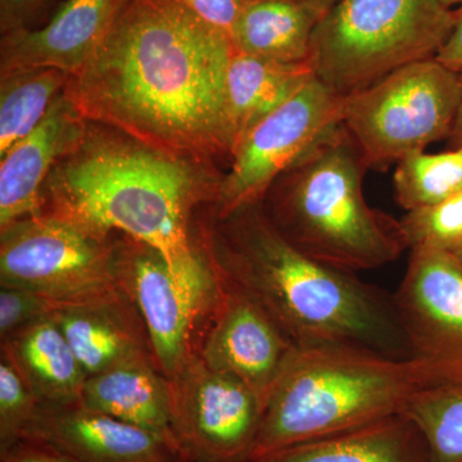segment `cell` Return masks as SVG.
Instances as JSON below:
<instances>
[{
    "label": "cell",
    "mask_w": 462,
    "mask_h": 462,
    "mask_svg": "<svg viewBox=\"0 0 462 462\" xmlns=\"http://www.w3.org/2000/svg\"><path fill=\"white\" fill-rule=\"evenodd\" d=\"M233 53L226 33L179 0H129L65 94L89 123L216 169L233 153Z\"/></svg>",
    "instance_id": "6da1fadb"
},
{
    "label": "cell",
    "mask_w": 462,
    "mask_h": 462,
    "mask_svg": "<svg viewBox=\"0 0 462 462\" xmlns=\"http://www.w3.org/2000/svg\"><path fill=\"white\" fill-rule=\"evenodd\" d=\"M223 175L89 123L42 191V214L99 236H129L157 251L176 282L211 310L217 282L191 236L200 205H215Z\"/></svg>",
    "instance_id": "7a4b0ae2"
},
{
    "label": "cell",
    "mask_w": 462,
    "mask_h": 462,
    "mask_svg": "<svg viewBox=\"0 0 462 462\" xmlns=\"http://www.w3.org/2000/svg\"><path fill=\"white\" fill-rule=\"evenodd\" d=\"M199 236L212 272L254 300L298 351L412 357L393 296L307 256L275 229L261 202L224 216L211 209Z\"/></svg>",
    "instance_id": "3957f363"
},
{
    "label": "cell",
    "mask_w": 462,
    "mask_h": 462,
    "mask_svg": "<svg viewBox=\"0 0 462 462\" xmlns=\"http://www.w3.org/2000/svg\"><path fill=\"white\" fill-rule=\"evenodd\" d=\"M367 170L340 123L282 173L260 202L275 229L307 256L349 273L379 269L409 245L401 221L365 199Z\"/></svg>",
    "instance_id": "277c9868"
},
{
    "label": "cell",
    "mask_w": 462,
    "mask_h": 462,
    "mask_svg": "<svg viewBox=\"0 0 462 462\" xmlns=\"http://www.w3.org/2000/svg\"><path fill=\"white\" fill-rule=\"evenodd\" d=\"M437 388L442 380L416 357L296 351L267 397L247 460L401 415Z\"/></svg>",
    "instance_id": "5b68a950"
},
{
    "label": "cell",
    "mask_w": 462,
    "mask_h": 462,
    "mask_svg": "<svg viewBox=\"0 0 462 462\" xmlns=\"http://www.w3.org/2000/svg\"><path fill=\"white\" fill-rule=\"evenodd\" d=\"M455 23L439 0H339L312 39L315 76L340 97L436 58Z\"/></svg>",
    "instance_id": "8992f818"
},
{
    "label": "cell",
    "mask_w": 462,
    "mask_h": 462,
    "mask_svg": "<svg viewBox=\"0 0 462 462\" xmlns=\"http://www.w3.org/2000/svg\"><path fill=\"white\" fill-rule=\"evenodd\" d=\"M461 102V72L430 58L343 97L342 124L369 169L383 170L448 138Z\"/></svg>",
    "instance_id": "52a82bcc"
},
{
    "label": "cell",
    "mask_w": 462,
    "mask_h": 462,
    "mask_svg": "<svg viewBox=\"0 0 462 462\" xmlns=\"http://www.w3.org/2000/svg\"><path fill=\"white\" fill-rule=\"evenodd\" d=\"M0 285L38 291L63 309L132 300L118 273L117 239L45 214L0 229Z\"/></svg>",
    "instance_id": "ba28073f"
},
{
    "label": "cell",
    "mask_w": 462,
    "mask_h": 462,
    "mask_svg": "<svg viewBox=\"0 0 462 462\" xmlns=\"http://www.w3.org/2000/svg\"><path fill=\"white\" fill-rule=\"evenodd\" d=\"M343 97L316 76L238 142L224 173L214 214L260 202L273 181L342 123Z\"/></svg>",
    "instance_id": "9c48e42d"
},
{
    "label": "cell",
    "mask_w": 462,
    "mask_h": 462,
    "mask_svg": "<svg viewBox=\"0 0 462 462\" xmlns=\"http://www.w3.org/2000/svg\"><path fill=\"white\" fill-rule=\"evenodd\" d=\"M172 430L184 462H245L260 430L261 398L194 354L170 379Z\"/></svg>",
    "instance_id": "30bf717a"
},
{
    "label": "cell",
    "mask_w": 462,
    "mask_h": 462,
    "mask_svg": "<svg viewBox=\"0 0 462 462\" xmlns=\"http://www.w3.org/2000/svg\"><path fill=\"white\" fill-rule=\"evenodd\" d=\"M393 300L412 357L430 365L445 387H461L462 267L454 254L411 249Z\"/></svg>",
    "instance_id": "8fae6325"
},
{
    "label": "cell",
    "mask_w": 462,
    "mask_h": 462,
    "mask_svg": "<svg viewBox=\"0 0 462 462\" xmlns=\"http://www.w3.org/2000/svg\"><path fill=\"white\" fill-rule=\"evenodd\" d=\"M215 278L217 291L200 358L251 388L264 407L298 349L254 300L216 273Z\"/></svg>",
    "instance_id": "7c38bea8"
},
{
    "label": "cell",
    "mask_w": 462,
    "mask_h": 462,
    "mask_svg": "<svg viewBox=\"0 0 462 462\" xmlns=\"http://www.w3.org/2000/svg\"><path fill=\"white\" fill-rule=\"evenodd\" d=\"M121 282L148 334L158 369L172 379L190 360L191 331L200 312L209 311L176 282L169 264L153 248L123 236L117 239Z\"/></svg>",
    "instance_id": "4fadbf2b"
},
{
    "label": "cell",
    "mask_w": 462,
    "mask_h": 462,
    "mask_svg": "<svg viewBox=\"0 0 462 462\" xmlns=\"http://www.w3.org/2000/svg\"><path fill=\"white\" fill-rule=\"evenodd\" d=\"M21 439L42 443L79 462H180L162 437L85 406L39 403Z\"/></svg>",
    "instance_id": "5bb4252c"
},
{
    "label": "cell",
    "mask_w": 462,
    "mask_h": 462,
    "mask_svg": "<svg viewBox=\"0 0 462 462\" xmlns=\"http://www.w3.org/2000/svg\"><path fill=\"white\" fill-rule=\"evenodd\" d=\"M129 0H66L44 26L3 33L0 72L51 67L69 75L94 56Z\"/></svg>",
    "instance_id": "9a60e30c"
},
{
    "label": "cell",
    "mask_w": 462,
    "mask_h": 462,
    "mask_svg": "<svg viewBox=\"0 0 462 462\" xmlns=\"http://www.w3.org/2000/svg\"><path fill=\"white\" fill-rule=\"evenodd\" d=\"M87 125L63 91L42 123L0 157V229L42 215V187Z\"/></svg>",
    "instance_id": "2e32d148"
},
{
    "label": "cell",
    "mask_w": 462,
    "mask_h": 462,
    "mask_svg": "<svg viewBox=\"0 0 462 462\" xmlns=\"http://www.w3.org/2000/svg\"><path fill=\"white\" fill-rule=\"evenodd\" d=\"M80 402L162 437L180 454L172 430L171 385L152 354L89 376Z\"/></svg>",
    "instance_id": "e0dca14e"
},
{
    "label": "cell",
    "mask_w": 462,
    "mask_h": 462,
    "mask_svg": "<svg viewBox=\"0 0 462 462\" xmlns=\"http://www.w3.org/2000/svg\"><path fill=\"white\" fill-rule=\"evenodd\" d=\"M245 462H431V458L420 431L401 413Z\"/></svg>",
    "instance_id": "ac0fdd59"
},
{
    "label": "cell",
    "mask_w": 462,
    "mask_h": 462,
    "mask_svg": "<svg viewBox=\"0 0 462 462\" xmlns=\"http://www.w3.org/2000/svg\"><path fill=\"white\" fill-rule=\"evenodd\" d=\"M324 16L297 0H247L231 32V44L273 62L311 65L312 39Z\"/></svg>",
    "instance_id": "d6986e66"
},
{
    "label": "cell",
    "mask_w": 462,
    "mask_h": 462,
    "mask_svg": "<svg viewBox=\"0 0 462 462\" xmlns=\"http://www.w3.org/2000/svg\"><path fill=\"white\" fill-rule=\"evenodd\" d=\"M129 300L66 307L51 316L88 378L136 356L152 354L143 346Z\"/></svg>",
    "instance_id": "ffe728a7"
},
{
    "label": "cell",
    "mask_w": 462,
    "mask_h": 462,
    "mask_svg": "<svg viewBox=\"0 0 462 462\" xmlns=\"http://www.w3.org/2000/svg\"><path fill=\"white\" fill-rule=\"evenodd\" d=\"M42 404L79 402L88 375L53 319L23 328L2 342Z\"/></svg>",
    "instance_id": "44dd1931"
},
{
    "label": "cell",
    "mask_w": 462,
    "mask_h": 462,
    "mask_svg": "<svg viewBox=\"0 0 462 462\" xmlns=\"http://www.w3.org/2000/svg\"><path fill=\"white\" fill-rule=\"evenodd\" d=\"M314 76L311 65H284L234 50L227 71L233 151L252 127L282 107Z\"/></svg>",
    "instance_id": "7402d4cb"
},
{
    "label": "cell",
    "mask_w": 462,
    "mask_h": 462,
    "mask_svg": "<svg viewBox=\"0 0 462 462\" xmlns=\"http://www.w3.org/2000/svg\"><path fill=\"white\" fill-rule=\"evenodd\" d=\"M69 78L51 67L0 72V157L42 123Z\"/></svg>",
    "instance_id": "603a6c76"
},
{
    "label": "cell",
    "mask_w": 462,
    "mask_h": 462,
    "mask_svg": "<svg viewBox=\"0 0 462 462\" xmlns=\"http://www.w3.org/2000/svg\"><path fill=\"white\" fill-rule=\"evenodd\" d=\"M394 194L404 211L433 206L462 191V147L421 152L397 163Z\"/></svg>",
    "instance_id": "cb8c5ba5"
},
{
    "label": "cell",
    "mask_w": 462,
    "mask_h": 462,
    "mask_svg": "<svg viewBox=\"0 0 462 462\" xmlns=\"http://www.w3.org/2000/svg\"><path fill=\"white\" fill-rule=\"evenodd\" d=\"M431 462H462V385L425 392L407 409Z\"/></svg>",
    "instance_id": "d4e9b609"
},
{
    "label": "cell",
    "mask_w": 462,
    "mask_h": 462,
    "mask_svg": "<svg viewBox=\"0 0 462 462\" xmlns=\"http://www.w3.org/2000/svg\"><path fill=\"white\" fill-rule=\"evenodd\" d=\"M400 221L410 251L454 252L462 247V191L436 205L406 212Z\"/></svg>",
    "instance_id": "484cf974"
},
{
    "label": "cell",
    "mask_w": 462,
    "mask_h": 462,
    "mask_svg": "<svg viewBox=\"0 0 462 462\" xmlns=\"http://www.w3.org/2000/svg\"><path fill=\"white\" fill-rule=\"evenodd\" d=\"M39 407L26 380L7 352L0 361V454L20 442Z\"/></svg>",
    "instance_id": "4316f807"
},
{
    "label": "cell",
    "mask_w": 462,
    "mask_h": 462,
    "mask_svg": "<svg viewBox=\"0 0 462 462\" xmlns=\"http://www.w3.org/2000/svg\"><path fill=\"white\" fill-rule=\"evenodd\" d=\"M63 307L30 289L0 285V337L2 342L33 322L50 319Z\"/></svg>",
    "instance_id": "83f0119b"
},
{
    "label": "cell",
    "mask_w": 462,
    "mask_h": 462,
    "mask_svg": "<svg viewBox=\"0 0 462 462\" xmlns=\"http://www.w3.org/2000/svg\"><path fill=\"white\" fill-rule=\"evenodd\" d=\"M66 0H0V32L44 26Z\"/></svg>",
    "instance_id": "f1b7e54d"
},
{
    "label": "cell",
    "mask_w": 462,
    "mask_h": 462,
    "mask_svg": "<svg viewBox=\"0 0 462 462\" xmlns=\"http://www.w3.org/2000/svg\"><path fill=\"white\" fill-rule=\"evenodd\" d=\"M208 25L231 35L247 0H179Z\"/></svg>",
    "instance_id": "f546056e"
},
{
    "label": "cell",
    "mask_w": 462,
    "mask_h": 462,
    "mask_svg": "<svg viewBox=\"0 0 462 462\" xmlns=\"http://www.w3.org/2000/svg\"><path fill=\"white\" fill-rule=\"evenodd\" d=\"M0 462H79L57 449L33 440L21 439L0 454Z\"/></svg>",
    "instance_id": "4dcf8cb0"
},
{
    "label": "cell",
    "mask_w": 462,
    "mask_h": 462,
    "mask_svg": "<svg viewBox=\"0 0 462 462\" xmlns=\"http://www.w3.org/2000/svg\"><path fill=\"white\" fill-rule=\"evenodd\" d=\"M436 58L449 69L462 72V5L455 9L454 27Z\"/></svg>",
    "instance_id": "1f68e13d"
},
{
    "label": "cell",
    "mask_w": 462,
    "mask_h": 462,
    "mask_svg": "<svg viewBox=\"0 0 462 462\" xmlns=\"http://www.w3.org/2000/svg\"><path fill=\"white\" fill-rule=\"evenodd\" d=\"M462 74V72H461ZM449 148H460L462 147V102L460 109H458L457 117H456L454 127H452L451 133H449L448 138Z\"/></svg>",
    "instance_id": "d6a6232c"
},
{
    "label": "cell",
    "mask_w": 462,
    "mask_h": 462,
    "mask_svg": "<svg viewBox=\"0 0 462 462\" xmlns=\"http://www.w3.org/2000/svg\"><path fill=\"white\" fill-rule=\"evenodd\" d=\"M297 2L305 3V5L318 9L322 14H327L339 0H297Z\"/></svg>",
    "instance_id": "836d02e7"
},
{
    "label": "cell",
    "mask_w": 462,
    "mask_h": 462,
    "mask_svg": "<svg viewBox=\"0 0 462 462\" xmlns=\"http://www.w3.org/2000/svg\"><path fill=\"white\" fill-rule=\"evenodd\" d=\"M443 5H446L447 8L456 9L460 7L462 5V0H439Z\"/></svg>",
    "instance_id": "e575fe53"
},
{
    "label": "cell",
    "mask_w": 462,
    "mask_h": 462,
    "mask_svg": "<svg viewBox=\"0 0 462 462\" xmlns=\"http://www.w3.org/2000/svg\"><path fill=\"white\" fill-rule=\"evenodd\" d=\"M451 254H454L456 260L458 261V263H460L462 267V247L456 249V251L451 252Z\"/></svg>",
    "instance_id": "d590c367"
},
{
    "label": "cell",
    "mask_w": 462,
    "mask_h": 462,
    "mask_svg": "<svg viewBox=\"0 0 462 462\" xmlns=\"http://www.w3.org/2000/svg\"><path fill=\"white\" fill-rule=\"evenodd\" d=\"M180 462H184V461H180Z\"/></svg>",
    "instance_id": "8d00e7d4"
}]
</instances>
